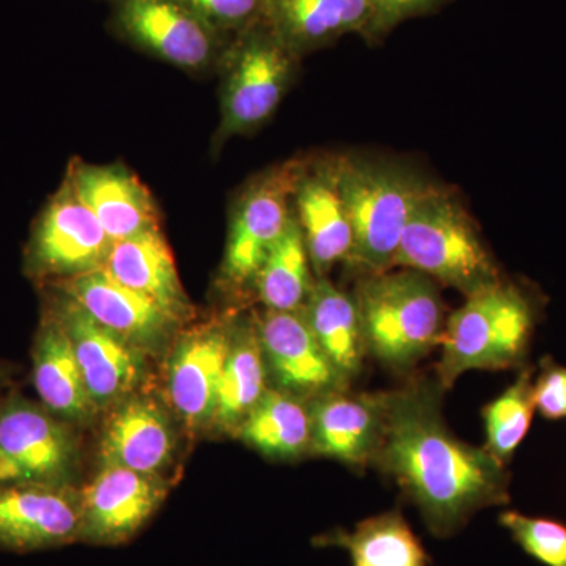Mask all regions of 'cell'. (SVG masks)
<instances>
[{
    "label": "cell",
    "instance_id": "obj_34",
    "mask_svg": "<svg viewBox=\"0 0 566 566\" xmlns=\"http://www.w3.org/2000/svg\"><path fill=\"white\" fill-rule=\"evenodd\" d=\"M0 379H2V378H0Z\"/></svg>",
    "mask_w": 566,
    "mask_h": 566
},
{
    "label": "cell",
    "instance_id": "obj_16",
    "mask_svg": "<svg viewBox=\"0 0 566 566\" xmlns=\"http://www.w3.org/2000/svg\"><path fill=\"white\" fill-rule=\"evenodd\" d=\"M234 326L202 324L182 334L167 368V392L175 411L192 430L211 427L219 381Z\"/></svg>",
    "mask_w": 566,
    "mask_h": 566
},
{
    "label": "cell",
    "instance_id": "obj_11",
    "mask_svg": "<svg viewBox=\"0 0 566 566\" xmlns=\"http://www.w3.org/2000/svg\"><path fill=\"white\" fill-rule=\"evenodd\" d=\"M118 28L140 50L186 71L208 69L222 50V33L181 0H117Z\"/></svg>",
    "mask_w": 566,
    "mask_h": 566
},
{
    "label": "cell",
    "instance_id": "obj_27",
    "mask_svg": "<svg viewBox=\"0 0 566 566\" xmlns=\"http://www.w3.org/2000/svg\"><path fill=\"white\" fill-rule=\"evenodd\" d=\"M311 270L307 245L296 216L293 214L285 232L260 268L253 289L266 311H303L315 282Z\"/></svg>",
    "mask_w": 566,
    "mask_h": 566
},
{
    "label": "cell",
    "instance_id": "obj_9",
    "mask_svg": "<svg viewBox=\"0 0 566 566\" xmlns=\"http://www.w3.org/2000/svg\"><path fill=\"white\" fill-rule=\"evenodd\" d=\"M46 312L69 335L85 387L98 411L133 397L147 374L144 349L96 323L65 294L57 292L50 297Z\"/></svg>",
    "mask_w": 566,
    "mask_h": 566
},
{
    "label": "cell",
    "instance_id": "obj_24",
    "mask_svg": "<svg viewBox=\"0 0 566 566\" xmlns=\"http://www.w3.org/2000/svg\"><path fill=\"white\" fill-rule=\"evenodd\" d=\"M303 314L335 370L352 385L363 371L367 346L353 294L342 292L327 277H316Z\"/></svg>",
    "mask_w": 566,
    "mask_h": 566
},
{
    "label": "cell",
    "instance_id": "obj_19",
    "mask_svg": "<svg viewBox=\"0 0 566 566\" xmlns=\"http://www.w3.org/2000/svg\"><path fill=\"white\" fill-rule=\"evenodd\" d=\"M66 181L115 241L159 227V210L147 186L120 164H70Z\"/></svg>",
    "mask_w": 566,
    "mask_h": 566
},
{
    "label": "cell",
    "instance_id": "obj_29",
    "mask_svg": "<svg viewBox=\"0 0 566 566\" xmlns=\"http://www.w3.org/2000/svg\"><path fill=\"white\" fill-rule=\"evenodd\" d=\"M534 412V379L531 368H524L516 381L483 409L486 452L509 464L531 430Z\"/></svg>",
    "mask_w": 566,
    "mask_h": 566
},
{
    "label": "cell",
    "instance_id": "obj_3",
    "mask_svg": "<svg viewBox=\"0 0 566 566\" xmlns=\"http://www.w3.org/2000/svg\"><path fill=\"white\" fill-rule=\"evenodd\" d=\"M353 296L367 354L389 370L408 374L439 346L446 307L428 275L405 268L364 275Z\"/></svg>",
    "mask_w": 566,
    "mask_h": 566
},
{
    "label": "cell",
    "instance_id": "obj_6",
    "mask_svg": "<svg viewBox=\"0 0 566 566\" xmlns=\"http://www.w3.org/2000/svg\"><path fill=\"white\" fill-rule=\"evenodd\" d=\"M77 458L73 424L20 394L0 401V486L71 485Z\"/></svg>",
    "mask_w": 566,
    "mask_h": 566
},
{
    "label": "cell",
    "instance_id": "obj_26",
    "mask_svg": "<svg viewBox=\"0 0 566 566\" xmlns=\"http://www.w3.org/2000/svg\"><path fill=\"white\" fill-rule=\"evenodd\" d=\"M266 363L255 324L234 326L232 345L216 398L212 427L237 434L238 428L262 400L268 387Z\"/></svg>",
    "mask_w": 566,
    "mask_h": 566
},
{
    "label": "cell",
    "instance_id": "obj_23",
    "mask_svg": "<svg viewBox=\"0 0 566 566\" xmlns=\"http://www.w3.org/2000/svg\"><path fill=\"white\" fill-rule=\"evenodd\" d=\"M316 547H338L352 566H436L400 510L365 517L352 528L315 536Z\"/></svg>",
    "mask_w": 566,
    "mask_h": 566
},
{
    "label": "cell",
    "instance_id": "obj_18",
    "mask_svg": "<svg viewBox=\"0 0 566 566\" xmlns=\"http://www.w3.org/2000/svg\"><path fill=\"white\" fill-rule=\"evenodd\" d=\"M293 205L316 277H326L335 264L348 262L353 251L352 222L338 186L337 159L316 166L304 163Z\"/></svg>",
    "mask_w": 566,
    "mask_h": 566
},
{
    "label": "cell",
    "instance_id": "obj_22",
    "mask_svg": "<svg viewBox=\"0 0 566 566\" xmlns=\"http://www.w3.org/2000/svg\"><path fill=\"white\" fill-rule=\"evenodd\" d=\"M103 270L123 285L150 297L180 322L191 314L174 253L161 229L115 241Z\"/></svg>",
    "mask_w": 566,
    "mask_h": 566
},
{
    "label": "cell",
    "instance_id": "obj_10",
    "mask_svg": "<svg viewBox=\"0 0 566 566\" xmlns=\"http://www.w3.org/2000/svg\"><path fill=\"white\" fill-rule=\"evenodd\" d=\"M290 50L282 39L253 35L234 48L223 82L219 139L255 132L273 117L293 76Z\"/></svg>",
    "mask_w": 566,
    "mask_h": 566
},
{
    "label": "cell",
    "instance_id": "obj_33",
    "mask_svg": "<svg viewBox=\"0 0 566 566\" xmlns=\"http://www.w3.org/2000/svg\"><path fill=\"white\" fill-rule=\"evenodd\" d=\"M430 2L431 0H374L375 24H390L403 14L419 10Z\"/></svg>",
    "mask_w": 566,
    "mask_h": 566
},
{
    "label": "cell",
    "instance_id": "obj_20",
    "mask_svg": "<svg viewBox=\"0 0 566 566\" xmlns=\"http://www.w3.org/2000/svg\"><path fill=\"white\" fill-rule=\"evenodd\" d=\"M175 434L169 416L148 397L126 398L115 406L102 436L103 464L159 475L174 458Z\"/></svg>",
    "mask_w": 566,
    "mask_h": 566
},
{
    "label": "cell",
    "instance_id": "obj_17",
    "mask_svg": "<svg viewBox=\"0 0 566 566\" xmlns=\"http://www.w3.org/2000/svg\"><path fill=\"white\" fill-rule=\"evenodd\" d=\"M311 415L312 453L354 469L374 464L385 428V392L319 395L311 400Z\"/></svg>",
    "mask_w": 566,
    "mask_h": 566
},
{
    "label": "cell",
    "instance_id": "obj_25",
    "mask_svg": "<svg viewBox=\"0 0 566 566\" xmlns=\"http://www.w3.org/2000/svg\"><path fill=\"white\" fill-rule=\"evenodd\" d=\"M237 434L273 460L292 461L312 453L311 400L270 387Z\"/></svg>",
    "mask_w": 566,
    "mask_h": 566
},
{
    "label": "cell",
    "instance_id": "obj_12",
    "mask_svg": "<svg viewBox=\"0 0 566 566\" xmlns=\"http://www.w3.org/2000/svg\"><path fill=\"white\" fill-rule=\"evenodd\" d=\"M80 493V543L118 546L133 539L155 516L169 486L159 475L103 464Z\"/></svg>",
    "mask_w": 566,
    "mask_h": 566
},
{
    "label": "cell",
    "instance_id": "obj_32",
    "mask_svg": "<svg viewBox=\"0 0 566 566\" xmlns=\"http://www.w3.org/2000/svg\"><path fill=\"white\" fill-rule=\"evenodd\" d=\"M536 411L547 420L566 419V368L546 365L534 381Z\"/></svg>",
    "mask_w": 566,
    "mask_h": 566
},
{
    "label": "cell",
    "instance_id": "obj_15",
    "mask_svg": "<svg viewBox=\"0 0 566 566\" xmlns=\"http://www.w3.org/2000/svg\"><path fill=\"white\" fill-rule=\"evenodd\" d=\"M48 285L74 301L96 323L145 353L155 352L169 340L174 327L180 323L161 305L123 285L103 268Z\"/></svg>",
    "mask_w": 566,
    "mask_h": 566
},
{
    "label": "cell",
    "instance_id": "obj_14",
    "mask_svg": "<svg viewBox=\"0 0 566 566\" xmlns=\"http://www.w3.org/2000/svg\"><path fill=\"white\" fill-rule=\"evenodd\" d=\"M268 375L275 387L314 400L319 395L349 389L316 340L303 311H266L255 323Z\"/></svg>",
    "mask_w": 566,
    "mask_h": 566
},
{
    "label": "cell",
    "instance_id": "obj_4",
    "mask_svg": "<svg viewBox=\"0 0 566 566\" xmlns=\"http://www.w3.org/2000/svg\"><path fill=\"white\" fill-rule=\"evenodd\" d=\"M538 319L534 297L523 286L502 281L465 297L446 319L438 381L450 389L471 370H506L526 359Z\"/></svg>",
    "mask_w": 566,
    "mask_h": 566
},
{
    "label": "cell",
    "instance_id": "obj_2",
    "mask_svg": "<svg viewBox=\"0 0 566 566\" xmlns=\"http://www.w3.org/2000/svg\"><path fill=\"white\" fill-rule=\"evenodd\" d=\"M337 175L353 230L346 263L364 275L394 270L401 234L433 182L403 164L359 155L337 158Z\"/></svg>",
    "mask_w": 566,
    "mask_h": 566
},
{
    "label": "cell",
    "instance_id": "obj_8",
    "mask_svg": "<svg viewBox=\"0 0 566 566\" xmlns=\"http://www.w3.org/2000/svg\"><path fill=\"white\" fill-rule=\"evenodd\" d=\"M303 166L290 161L273 167L241 193L222 264V277L233 286L253 285L268 253L292 221L294 189Z\"/></svg>",
    "mask_w": 566,
    "mask_h": 566
},
{
    "label": "cell",
    "instance_id": "obj_31",
    "mask_svg": "<svg viewBox=\"0 0 566 566\" xmlns=\"http://www.w3.org/2000/svg\"><path fill=\"white\" fill-rule=\"evenodd\" d=\"M219 33L244 31L268 0H181Z\"/></svg>",
    "mask_w": 566,
    "mask_h": 566
},
{
    "label": "cell",
    "instance_id": "obj_30",
    "mask_svg": "<svg viewBox=\"0 0 566 566\" xmlns=\"http://www.w3.org/2000/svg\"><path fill=\"white\" fill-rule=\"evenodd\" d=\"M499 524L528 557L545 566H566L565 524L547 517L524 515L516 510L502 512Z\"/></svg>",
    "mask_w": 566,
    "mask_h": 566
},
{
    "label": "cell",
    "instance_id": "obj_5",
    "mask_svg": "<svg viewBox=\"0 0 566 566\" xmlns=\"http://www.w3.org/2000/svg\"><path fill=\"white\" fill-rule=\"evenodd\" d=\"M394 268L417 271L465 297L504 281L464 205L434 185L409 219Z\"/></svg>",
    "mask_w": 566,
    "mask_h": 566
},
{
    "label": "cell",
    "instance_id": "obj_13",
    "mask_svg": "<svg viewBox=\"0 0 566 566\" xmlns=\"http://www.w3.org/2000/svg\"><path fill=\"white\" fill-rule=\"evenodd\" d=\"M81 493L73 485L0 486V549L13 553L80 543Z\"/></svg>",
    "mask_w": 566,
    "mask_h": 566
},
{
    "label": "cell",
    "instance_id": "obj_21",
    "mask_svg": "<svg viewBox=\"0 0 566 566\" xmlns=\"http://www.w3.org/2000/svg\"><path fill=\"white\" fill-rule=\"evenodd\" d=\"M32 381L40 403L66 423H88L98 412L85 387L69 335L46 311L33 342Z\"/></svg>",
    "mask_w": 566,
    "mask_h": 566
},
{
    "label": "cell",
    "instance_id": "obj_1",
    "mask_svg": "<svg viewBox=\"0 0 566 566\" xmlns=\"http://www.w3.org/2000/svg\"><path fill=\"white\" fill-rule=\"evenodd\" d=\"M438 379L417 378L385 392V428L374 465L394 480L438 538L510 502V475L485 447L465 444L442 416Z\"/></svg>",
    "mask_w": 566,
    "mask_h": 566
},
{
    "label": "cell",
    "instance_id": "obj_28",
    "mask_svg": "<svg viewBox=\"0 0 566 566\" xmlns=\"http://www.w3.org/2000/svg\"><path fill=\"white\" fill-rule=\"evenodd\" d=\"M286 46L312 44L374 17V0H273Z\"/></svg>",
    "mask_w": 566,
    "mask_h": 566
},
{
    "label": "cell",
    "instance_id": "obj_7",
    "mask_svg": "<svg viewBox=\"0 0 566 566\" xmlns=\"http://www.w3.org/2000/svg\"><path fill=\"white\" fill-rule=\"evenodd\" d=\"M112 244L102 223L65 180L33 223L25 273L46 283L91 273L106 263Z\"/></svg>",
    "mask_w": 566,
    "mask_h": 566
}]
</instances>
